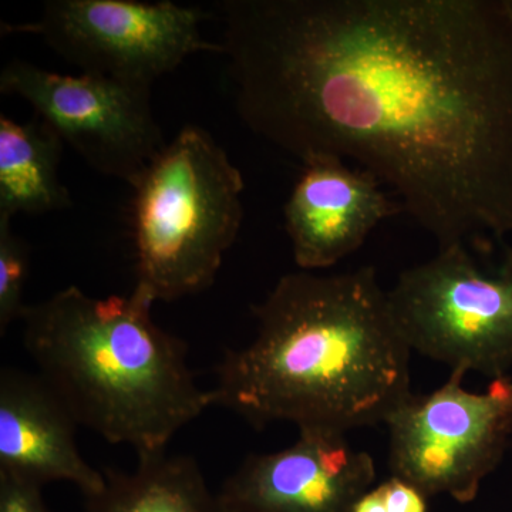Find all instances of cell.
Instances as JSON below:
<instances>
[{
	"label": "cell",
	"mask_w": 512,
	"mask_h": 512,
	"mask_svg": "<svg viewBox=\"0 0 512 512\" xmlns=\"http://www.w3.org/2000/svg\"><path fill=\"white\" fill-rule=\"evenodd\" d=\"M241 120L302 163L353 161L439 249L512 232L504 0H224Z\"/></svg>",
	"instance_id": "1"
},
{
	"label": "cell",
	"mask_w": 512,
	"mask_h": 512,
	"mask_svg": "<svg viewBox=\"0 0 512 512\" xmlns=\"http://www.w3.org/2000/svg\"><path fill=\"white\" fill-rule=\"evenodd\" d=\"M256 335L225 352L215 406L256 429L345 434L386 424L410 396V356L373 266L282 276L255 305Z\"/></svg>",
	"instance_id": "2"
},
{
	"label": "cell",
	"mask_w": 512,
	"mask_h": 512,
	"mask_svg": "<svg viewBox=\"0 0 512 512\" xmlns=\"http://www.w3.org/2000/svg\"><path fill=\"white\" fill-rule=\"evenodd\" d=\"M153 299L93 298L67 286L23 315V342L39 375L79 426L137 457L163 453L215 406L188 366V346L151 316Z\"/></svg>",
	"instance_id": "3"
},
{
	"label": "cell",
	"mask_w": 512,
	"mask_h": 512,
	"mask_svg": "<svg viewBox=\"0 0 512 512\" xmlns=\"http://www.w3.org/2000/svg\"><path fill=\"white\" fill-rule=\"evenodd\" d=\"M133 188L134 288L154 302L207 291L244 220L241 171L208 131L187 126Z\"/></svg>",
	"instance_id": "4"
},
{
	"label": "cell",
	"mask_w": 512,
	"mask_h": 512,
	"mask_svg": "<svg viewBox=\"0 0 512 512\" xmlns=\"http://www.w3.org/2000/svg\"><path fill=\"white\" fill-rule=\"evenodd\" d=\"M394 320L412 352L451 370L497 379L512 367V249L495 269L466 245L439 249L404 269L390 291Z\"/></svg>",
	"instance_id": "5"
},
{
	"label": "cell",
	"mask_w": 512,
	"mask_h": 512,
	"mask_svg": "<svg viewBox=\"0 0 512 512\" xmlns=\"http://www.w3.org/2000/svg\"><path fill=\"white\" fill-rule=\"evenodd\" d=\"M466 375L451 370L443 386L413 393L386 423L393 476L426 497L444 494L460 504L476 500L512 437L511 377L474 393L463 386Z\"/></svg>",
	"instance_id": "6"
},
{
	"label": "cell",
	"mask_w": 512,
	"mask_h": 512,
	"mask_svg": "<svg viewBox=\"0 0 512 512\" xmlns=\"http://www.w3.org/2000/svg\"><path fill=\"white\" fill-rule=\"evenodd\" d=\"M207 15L177 3L50 0L35 22L2 25L3 33L42 37L83 73L153 86L195 53H222L201 35Z\"/></svg>",
	"instance_id": "7"
},
{
	"label": "cell",
	"mask_w": 512,
	"mask_h": 512,
	"mask_svg": "<svg viewBox=\"0 0 512 512\" xmlns=\"http://www.w3.org/2000/svg\"><path fill=\"white\" fill-rule=\"evenodd\" d=\"M151 87L99 74L66 76L12 60L0 92L19 96L90 167L131 187L165 147Z\"/></svg>",
	"instance_id": "8"
},
{
	"label": "cell",
	"mask_w": 512,
	"mask_h": 512,
	"mask_svg": "<svg viewBox=\"0 0 512 512\" xmlns=\"http://www.w3.org/2000/svg\"><path fill=\"white\" fill-rule=\"evenodd\" d=\"M375 480L345 434L299 430L292 446L245 458L218 493L229 512H353Z\"/></svg>",
	"instance_id": "9"
},
{
	"label": "cell",
	"mask_w": 512,
	"mask_h": 512,
	"mask_svg": "<svg viewBox=\"0 0 512 512\" xmlns=\"http://www.w3.org/2000/svg\"><path fill=\"white\" fill-rule=\"evenodd\" d=\"M372 174L333 157L313 158L285 204V228L301 271L330 268L365 244L403 207Z\"/></svg>",
	"instance_id": "10"
},
{
	"label": "cell",
	"mask_w": 512,
	"mask_h": 512,
	"mask_svg": "<svg viewBox=\"0 0 512 512\" xmlns=\"http://www.w3.org/2000/svg\"><path fill=\"white\" fill-rule=\"evenodd\" d=\"M79 423L39 375L6 367L0 372V473L45 487L69 483L83 495L104 484L77 446Z\"/></svg>",
	"instance_id": "11"
},
{
	"label": "cell",
	"mask_w": 512,
	"mask_h": 512,
	"mask_svg": "<svg viewBox=\"0 0 512 512\" xmlns=\"http://www.w3.org/2000/svg\"><path fill=\"white\" fill-rule=\"evenodd\" d=\"M103 474V487L83 495L86 512H229L192 457L163 451L138 457L133 471Z\"/></svg>",
	"instance_id": "12"
},
{
	"label": "cell",
	"mask_w": 512,
	"mask_h": 512,
	"mask_svg": "<svg viewBox=\"0 0 512 512\" xmlns=\"http://www.w3.org/2000/svg\"><path fill=\"white\" fill-rule=\"evenodd\" d=\"M63 144L39 117L18 123L0 116V214L13 218L72 207L59 178Z\"/></svg>",
	"instance_id": "13"
},
{
	"label": "cell",
	"mask_w": 512,
	"mask_h": 512,
	"mask_svg": "<svg viewBox=\"0 0 512 512\" xmlns=\"http://www.w3.org/2000/svg\"><path fill=\"white\" fill-rule=\"evenodd\" d=\"M30 269V249L25 239L15 234L12 218L0 214V335L22 320L26 305L25 285Z\"/></svg>",
	"instance_id": "14"
},
{
	"label": "cell",
	"mask_w": 512,
	"mask_h": 512,
	"mask_svg": "<svg viewBox=\"0 0 512 512\" xmlns=\"http://www.w3.org/2000/svg\"><path fill=\"white\" fill-rule=\"evenodd\" d=\"M42 490L23 478L0 473V512H52Z\"/></svg>",
	"instance_id": "15"
},
{
	"label": "cell",
	"mask_w": 512,
	"mask_h": 512,
	"mask_svg": "<svg viewBox=\"0 0 512 512\" xmlns=\"http://www.w3.org/2000/svg\"><path fill=\"white\" fill-rule=\"evenodd\" d=\"M386 512H429L426 495L399 477H390L377 485Z\"/></svg>",
	"instance_id": "16"
},
{
	"label": "cell",
	"mask_w": 512,
	"mask_h": 512,
	"mask_svg": "<svg viewBox=\"0 0 512 512\" xmlns=\"http://www.w3.org/2000/svg\"><path fill=\"white\" fill-rule=\"evenodd\" d=\"M353 512H386L379 488H370L363 497H360Z\"/></svg>",
	"instance_id": "17"
},
{
	"label": "cell",
	"mask_w": 512,
	"mask_h": 512,
	"mask_svg": "<svg viewBox=\"0 0 512 512\" xmlns=\"http://www.w3.org/2000/svg\"><path fill=\"white\" fill-rule=\"evenodd\" d=\"M505 6H507L508 12L511 13L512 16V0H504Z\"/></svg>",
	"instance_id": "18"
}]
</instances>
